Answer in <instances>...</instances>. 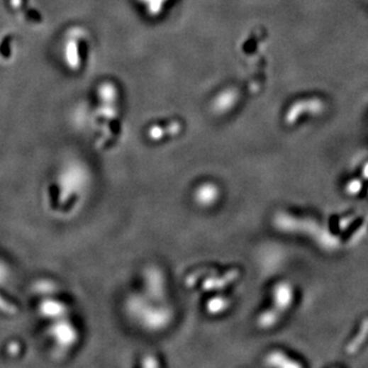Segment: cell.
Listing matches in <instances>:
<instances>
[{"label":"cell","mask_w":368,"mask_h":368,"mask_svg":"<svg viewBox=\"0 0 368 368\" xmlns=\"http://www.w3.org/2000/svg\"><path fill=\"white\" fill-rule=\"evenodd\" d=\"M362 177L364 179H368V162L364 164V168H362Z\"/></svg>","instance_id":"obj_15"},{"label":"cell","mask_w":368,"mask_h":368,"mask_svg":"<svg viewBox=\"0 0 368 368\" xmlns=\"http://www.w3.org/2000/svg\"><path fill=\"white\" fill-rule=\"evenodd\" d=\"M89 47V34L82 28H72L62 43L64 62L71 71H79L85 62Z\"/></svg>","instance_id":"obj_1"},{"label":"cell","mask_w":368,"mask_h":368,"mask_svg":"<svg viewBox=\"0 0 368 368\" xmlns=\"http://www.w3.org/2000/svg\"><path fill=\"white\" fill-rule=\"evenodd\" d=\"M238 277V271H233L230 273H228L225 277H224L223 279H218V283H217L216 280L210 279L206 280L205 281L204 287L205 290H213V289H222V287L225 286L229 284V281H233V280L236 279Z\"/></svg>","instance_id":"obj_12"},{"label":"cell","mask_w":368,"mask_h":368,"mask_svg":"<svg viewBox=\"0 0 368 368\" xmlns=\"http://www.w3.org/2000/svg\"><path fill=\"white\" fill-rule=\"evenodd\" d=\"M230 301H228L227 298L224 297H215L210 299L206 304V309L208 313L211 315H218L225 311L229 308Z\"/></svg>","instance_id":"obj_11"},{"label":"cell","mask_w":368,"mask_h":368,"mask_svg":"<svg viewBox=\"0 0 368 368\" xmlns=\"http://www.w3.org/2000/svg\"><path fill=\"white\" fill-rule=\"evenodd\" d=\"M361 190H362V182L359 180V179H353V180H350L346 185V192L350 194V196H355V194H359Z\"/></svg>","instance_id":"obj_14"},{"label":"cell","mask_w":368,"mask_h":368,"mask_svg":"<svg viewBox=\"0 0 368 368\" xmlns=\"http://www.w3.org/2000/svg\"><path fill=\"white\" fill-rule=\"evenodd\" d=\"M40 310H41L43 316L55 318V320L64 317L67 313L66 305L57 301H52V299H47V301H43L40 306Z\"/></svg>","instance_id":"obj_5"},{"label":"cell","mask_w":368,"mask_h":368,"mask_svg":"<svg viewBox=\"0 0 368 368\" xmlns=\"http://www.w3.org/2000/svg\"><path fill=\"white\" fill-rule=\"evenodd\" d=\"M273 301H274V309L278 310L280 313H285L294 301L292 285L287 281L277 284L273 289Z\"/></svg>","instance_id":"obj_2"},{"label":"cell","mask_w":368,"mask_h":368,"mask_svg":"<svg viewBox=\"0 0 368 368\" xmlns=\"http://www.w3.org/2000/svg\"><path fill=\"white\" fill-rule=\"evenodd\" d=\"M267 364L271 366H279V367H299L301 364L291 360L290 357L280 352H273L267 357Z\"/></svg>","instance_id":"obj_7"},{"label":"cell","mask_w":368,"mask_h":368,"mask_svg":"<svg viewBox=\"0 0 368 368\" xmlns=\"http://www.w3.org/2000/svg\"><path fill=\"white\" fill-rule=\"evenodd\" d=\"M52 334L54 339L62 346H71L77 341V336H78L75 328L62 320H60V322L52 325Z\"/></svg>","instance_id":"obj_4"},{"label":"cell","mask_w":368,"mask_h":368,"mask_svg":"<svg viewBox=\"0 0 368 368\" xmlns=\"http://www.w3.org/2000/svg\"><path fill=\"white\" fill-rule=\"evenodd\" d=\"M280 316H281V313L273 308V309L267 310V311L261 313L259 320H257V324H259V327L268 329V328H272L278 323Z\"/></svg>","instance_id":"obj_9"},{"label":"cell","mask_w":368,"mask_h":368,"mask_svg":"<svg viewBox=\"0 0 368 368\" xmlns=\"http://www.w3.org/2000/svg\"><path fill=\"white\" fill-rule=\"evenodd\" d=\"M147 285H148L152 291H155L154 294L157 296H160V294H164V280L161 279V274L157 269L147 273Z\"/></svg>","instance_id":"obj_10"},{"label":"cell","mask_w":368,"mask_h":368,"mask_svg":"<svg viewBox=\"0 0 368 368\" xmlns=\"http://www.w3.org/2000/svg\"><path fill=\"white\" fill-rule=\"evenodd\" d=\"M0 311L8 313V315H16V313H18V308L0 296Z\"/></svg>","instance_id":"obj_13"},{"label":"cell","mask_w":368,"mask_h":368,"mask_svg":"<svg viewBox=\"0 0 368 368\" xmlns=\"http://www.w3.org/2000/svg\"><path fill=\"white\" fill-rule=\"evenodd\" d=\"M220 198V189L212 182H204L194 191V201L204 208L215 204Z\"/></svg>","instance_id":"obj_3"},{"label":"cell","mask_w":368,"mask_h":368,"mask_svg":"<svg viewBox=\"0 0 368 368\" xmlns=\"http://www.w3.org/2000/svg\"><path fill=\"white\" fill-rule=\"evenodd\" d=\"M180 129H182V127L178 123H173L167 128L152 127V129H149L148 136L154 141H157L159 138H165L166 135L178 134V133H180Z\"/></svg>","instance_id":"obj_8"},{"label":"cell","mask_w":368,"mask_h":368,"mask_svg":"<svg viewBox=\"0 0 368 368\" xmlns=\"http://www.w3.org/2000/svg\"><path fill=\"white\" fill-rule=\"evenodd\" d=\"M368 338V318L362 322L361 324L360 331L357 333V336L354 338L353 341L347 346V353L354 354L357 353V350L364 345V341Z\"/></svg>","instance_id":"obj_6"}]
</instances>
